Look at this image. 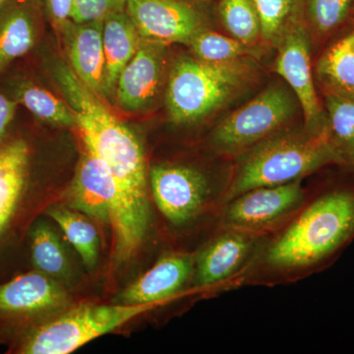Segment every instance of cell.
Here are the masks:
<instances>
[{"instance_id": "obj_9", "label": "cell", "mask_w": 354, "mask_h": 354, "mask_svg": "<svg viewBox=\"0 0 354 354\" xmlns=\"http://www.w3.org/2000/svg\"><path fill=\"white\" fill-rule=\"evenodd\" d=\"M165 67V44L141 39L138 50L118 78V106L131 113L150 108L162 90Z\"/></svg>"}, {"instance_id": "obj_6", "label": "cell", "mask_w": 354, "mask_h": 354, "mask_svg": "<svg viewBox=\"0 0 354 354\" xmlns=\"http://www.w3.org/2000/svg\"><path fill=\"white\" fill-rule=\"evenodd\" d=\"M305 25L304 19L295 21L281 35L276 70L297 95L304 111L307 132L319 135L328 131L327 116L314 85L311 41Z\"/></svg>"}, {"instance_id": "obj_1", "label": "cell", "mask_w": 354, "mask_h": 354, "mask_svg": "<svg viewBox=\"0 0 354 354\" xmlns=\"http://www.w3.org/2000/svg\"><path fill=\"white\" fill-rule=\"evenodd\" d=\"M354 239V184L326 190L270 249L268 261L281 269L323 264Z\"/></svg>"}, {"instance_id": "obj_2", "label": "cell", "mask_w": 354, "mask_h": 354, "mask_svg": "<svg viewBox=\"0 0 354 354\" xmlns=\"http://www.w3.org/2000/svg\"><path fill=\"white\" fill-rule=\"evenodd\" d=\"M255 72L246 58L227 62L179 58L167 80L165 102L169 118L176 124H190L208 118L250 84Z\"/></svg>"}, {"instance_id": "obj_7", "label": "cell", "mask_w": 354, "mask_h": 354, "mask_svg": "<svg viewBox=\"0 0 354 354\" xmlns=\"http://www.w3.org/2000/svg\"><path fill=\"white\" fill-rule=\"evenodd\" d=\"M196 0H127V12L140 37L153 43L185 44L205 29Z\"/></svg>"}, {"instance_id": "obj_16", "label": "cell", "mask_w": 354, "mask_h": 354, "mask_svg": "<svg viewBox=\"0 0 354 354\" xmlns=\"http://www.w3.org/2000/svg\"><path fill=\"white\" fill-rule=\"evenodd\" d=\"M41 0H8L0 10V74L35 46Z\"/></svg>"}, {"instance_id": "obj_31", "label": "cell", "mask_w": 354, "mask_h": 354, "mask_svg": "<svg viewBox=\"0 0 354 354\" xmlns=\"http://www.w3.org/2000/svg\"><path fill=\"white\" fill-rule=\"evenodd\" d=\"M7 1H8V0H0V10H1L2 7L6 6Z\"/></svg>"}, {"instance_id": "obj_26", "label": "cell", "mask_w": 354, "mask_h": 354, "mask_svg": "<svg viewBox=\"0 0 354 354\" xmlns=\"http://www.w3.org/2000/svg\"><path fill=\"white\" fill-rule=\"evenodd\" d=\"M188 46L194 57L206 62H232L253 53L248 44L206 28L198 32Z\"/></svg>"}, {"instance_id": "obj_22", "label": "cell", "mask_w": 354, "mask_h": 354, "mask_svg": "<svg viewBox=\"0 0 354 354\" xmlns=\"http://www.w3.org/2000/svg\"><path fill=\"white\" fill-rule=\"evenodd\" d=\"M327 130L330 142L341 152L346 164L354 153V100L325 94Z\"/></svg>"}, {"instance_id": "obj_12", "label": "cell", "mask_w": 354, "mask_h": 354, "mask_svg": "<svg viewBox=\"0 0 354 354\" xmlns=\"http://www.w3.org/2000/svg\"><path fill=\"white\" fill-rule=\"evenodd\" d=\"M304 200L299 180L247 191L234 198L225 218L237 227H256L267 225L290 213Z\"/></svg>"}, {"instance_id": "obj_17", "label": "cell", "mask_w": 354, "mask_h": 354, "mask_svg": "<svg viewBox=\"0 0 354 354\" xmlns=\"http://www.w3.org/2000/svg\"><path fill=\"white\" fill-rule=\"evenodd\" d=\"M102 39L106 57L104 95L113 99L120 73L134 57L142 39L125 9L104 18Z\"/></svg>"}, {"instance_id": "obj_4", "label": "cell", "mask_w": 354, "mask_h": 354, "mask_svg": "<svg viewBox=\"0 0 354 354\" xmlns=\"http://www.w3.org/2000/svg\"><path fill=\"white\" fill-rule=\"evenodd\" d=\"M158 304L82 305L31 328L22 335L17 353L67 354L113 332Z\"/></svg>"}, {"instance_id": "obj_10", "label": "cell", "mask_w": 354, "mask_h": 354, "mask_svg": "<svg viewBox=\"0 0 354 354\" xmlns=\"http://www.w3.org/2000/svg\"><path fill=\"white\" fill-rule=\"evenodd\" d=\"M118 201V189L106 162L83 145L67 202L69 207L100 223L111 225Z\"/></svg>"}, {"instance_id": "obj_25", "label": "cell", "mask_w": 354, "mask_h": 354, "mask_svg": "<svg viewBox=\"0 0 354 354\" xmlns=\"http://www.w3.org/2000/svg\"><path fill=\"white\" fill-rule=\"evenodd\" d=\"M259 14L261 37L266 41H279L286 28L304 19V0H252Z\"/></svg>"}, {"instance_id": "obj_18", "label": "cell", "mask_w": 354, "mask_h": 354, "mask_svg": "<svg viewBox=\"0 0 354 354\" xmlns=\"http://www.w3.org/2000/svg\"><path fill=\"white\" fill-rule=\"evenodd\" d=\"M315 72L325 94L354 100V25L324 50Z\"/></svg>"}, {"instance_id": "obj_24", "label": "cell", "mask_w": 354, "mask_h": 354, "mask_svg": "<svg viewBox=\"0 0 354 354\" xmlns=\"http://www.w3.org/2000/svg\"><path fill=\"white\" fill-rule=\"evenodd\" d=\"M32 260L37 271L62 276L67 269L66 255L57 235L46 223H39L31 232Z\"/></svg>"}, {"instance_id": "obj_19", "label": "cell", "mask_w": 354, "mask_h": 354, "mask_svg": "<svg viewBox=\"0 0 354 354\" xmlns=\"http://www.w3.org/2000/svg\"><path fill=\"white\" fill-rule=\"evenodd\" d=\"M250 247V239L237 234H225L212 242L197 260L199 285H214L230 277L246 257Z\"/></svg>"}, {"instance_id": "obj_21", "label": "cell", "mask_w": 354, "mask_h": 354, "mask_svg": "<svg viewBox=\"0 0 354 354\" xmlns=\"http://www.w3.org/2000/svg\"><path fill=\"white\" fill-rule=\"evenodd\" d=\"M48 214L62 228L84 264L88 269L95 268L99 259L100 241L94 225L76 212L64 207L50 208Z\"/></svg>"}, {"instance_id": "obj_29", "label": "cell", "mask_w": 354, "mask_h": 354, "mask_svg": "<svg viewBox=\"0 0 354 354\" xmlns=\"http://www.w3.org/2000/svg\"><path fill=\"white\" fill-rule=\"evenodd\" d=\"M43 12L57 32H62L71 22L73 0H41Z\"/></svg>"}, {"instance_id": "obj_14", "label": "cell", "mask_w": 354, "mask_h": 354, "mask_svg": "<svg viewBox=\"0 0 354 354\" xmlns=\"http://www.w3.org/2000/svg\"><path fill=\"white\" fill-rule=\"evenodd\" d=\"M193 272L191 256L171 253L155 265L116 297L121 304H160L183 288Z\"/></svg>"}, {"instance_id": "obj_20", "label": "cell", "mask_w": 354, "mask_h": 354, "mask_svg": "<svg viewBox=\"0 0 354 354\" xmlns=\"http://www.w3.org/2000/svg\"><path fill=\"white\" fill-rule=\"evenodd\" d=\"M17 104H22L39 120L55 127H76L75 118L68 104L46 88L30 82L21 83L15 92Z\"/></svg>"}, {"instance_id": "obj_15", "label": "cell", "mask_w": 354, "mask_h": 354, "mask_svg": "<svg viewBox=\"0 0 354 354\" xmlns=\"http://www.w3.org/2000/svg\"><path fill=\"white\" fill-rule=\"evenodd\" d=\"M31 150L24 139L0 146V237L17 215L29 184Z\"/></svg>"}, {"instance_id": "obj_27", "label": "cell", "mask_w": 354, "mask_h": 354, "mask_svg": "<svg viewBox=\"0 0 354 354\" xmlns=\"http://www.w3.org/2000/svg\"><path fill=\"white\" fill-rule=\"evenodd\" d=\"M354 14V0H304V21L319 36L339 29Z\"/></svg>"}, {"instance_id": "obj_30", "label": "cell", "mask_w": 354, "mask_h": 354, "mask_svg": "<svg viewBox=\"0 0 354 354\" xmlns=\"http://www.w3.org/2000/svg\"><path fill=\"white\" fill-rule=\"evenodd\" d=\"M17 102L8 99L6 95L0 94V146L4 144L9 127L15 116Z\"/></svg>"}, {"instance_id": "obj_28", "label": "cell", "mask_w": 354, "mask_h": 354, "mask_svg": "<svg viewBox=\"0 0 354 354\" xmlns=\"http://www.w3.org/2000/svg\"><path fill=\"white\" fill-rule=\"evenodd\" d=\"M127 0H73L71 20L74 23L104 20L106 16L125 10Z\"/></svg>"}, {"instance_id": "obj_32", "label": "cell", "mask_w": 354, "mask_h": 354, "mask_svg": "<svg viewBox=\"0 0 354 354\" xmlns=\"http://www.w3.org/2000/svg\"><path fill=\"white\" fill-rule=\"evenodd\" d=\"M351 164H353L354 165V153H353V156H351Z\"/></svg>"}, {"instance_id": "obj_23", "label": "cell", "mask_w": 354, "mask_h": 354, "mask_svg": "<svg viewBox=\"0 0 354 354\" xmlns=\"http://www.w3.org/2000/svg\"><path fill=\"white\" fill-rule=\"evenodd\" d=\"M218 10L232 38L251 46L261 37L259 14L252 0H218Z\"/></svg>"}, {"instance_id": "obj_5", "label": "cell", "mask_w": 354, "mask_h": 354, "mask_svg": "<svg viewBox=\"0 0 354 354\" xmlns=\"http://www.w3.org/2000/svg\"><path fill=\"white\" fill-rule=\"evenodd\" d=\"M293 95L283 86L266 88L216 127L214 143L221 150L236 151L268 138L295 115Z\"/></svg>"}, {"instance_id": "obj_8", "label": "cell", "mask_w": 354, "mask_h": 354, "mask_svg": "<svg viewBox=\"0 0 354 354\" xmlns=\"http://www.w3.org/2000/svg\"><path fill=\"white\" fill-rule=\"evenodd\" d=\"M153 201L174 225H183L201 211L209 194L204 174L184 165H155L149 171Z\"/></svg>"}, {"instance_id": "obj_33", "label": "cell", "mask_w": 354, "mask_h": 354, "mask_svg": "<svg viewBox=\"0 0 354 354\" xmlns=\"http://www.w3.org/2000/svg\"><path fill=\"white\" fill-rule=\"evenodd\" d=\"M203 1H207V0H203Z\"/></svg>"}, {"instance_id": "obj_11", "label": "cell", "mask_w": 354, "mask_h": 354, "mask_svg": "<svg viewBox=\"0 0 354 354\" xmlns=\"http://www.w3.org/2000/svg\"><path fill=\"white\" fill-rule=\"evenodd\" d=\"M69 295L51 277L36 271L20 274L0 285V314L34 317L64 309Z\"/></svg>"}, {"instance_id": "obj_3", "label": "cell", "mask_w": 354, "mask_h": 354, "mask_svg": "<svg viewBox=\"0 0 354 354\" xmlns=\"http://www.w3.org/2000/svg\"><path fill=\"white\" fill-rule=\"evenodd\" d=\"M335 164L346 162L330 142L328 131L266 138L242 160L227 198L232 200L255 188L291 183Z\"/></svg>"}, {"instance_id": "obj_13", "label": "cell", "mask_w": 354, "mask_h": 354, "mask_svg": "<svg viewBox=\"0 0 354 354\" xmlns=\"http://www.w3.org/2000/svg\"><path fill=\"white\" fill-rule=\"evenodd\" d=\"M102 31L104 20L85 23L71 21L60 34L64 38L69 66L88 88L104 99L106 57Z\"/></svg>"}]
</instances>
